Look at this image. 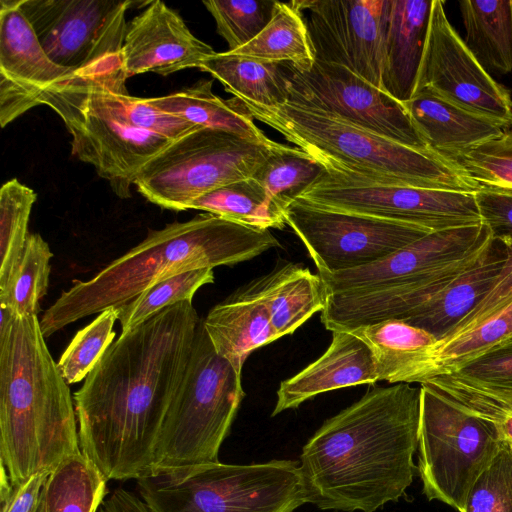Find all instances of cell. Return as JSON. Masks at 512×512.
Wrapping results in <instances>:
<instances>
[{"mask_svg":"<svg viewBox=\"0 0 512 512\" xmlns=\"http://www.w3.org/2000/svg\"><path fill=\"white\" fill-rule=\"evenodd\" d=\"M506 259L505 243L493 238L475 265L401 320L429 332L437 341L449 336L489 292Z\"/></svg>","mask_w":512,"mask_h":512,"instance_id":"7402d4cb","label":"cell"},{"mask_svg":"<svg viewBox=\"0 0 512 512\" xmlns=\"http://www.w3.org/2000/svg\"><path fill=\"white\" fill-rule=\"evenodd\" d=\"M481 221L493 238L512 240V194L491 190L475 192Z\"/></svg>","mask_w":512,"mask_h":512,"instance_id":"bcb514c9","label":"cell"},{"mask_svg":"<svg viewBox=\"0 0 512 512\" xmlns=\"http://www.w3.org/2000/svg\"><path fill=\"white\" fill-rule=\"evenodd\" d=\"M117 320V309L110 308L99 313L90 324L77 332L57 363L68 385L85 380L114 342L113 327Z\"/></svg>","mask_w":512,"mask_h":512,"instance_id":"f35d334b","label":"cell"},{"mask_svg":"<svg viewBox=\"0 0 512 512\" xmlns=\"http://www.w3.org/2000/svg\"><path fill=\"white\" fill-rule=\"evenodd\" d=\"M276 4L274 0L203 1L229 51L245 46L264 29L272 19Z\"/></svg>","mask_w":512,"mask_h":512,"instance_id":"ab89813d","label":"cell"},{"mask_svg":"<svg viewBox=\"0 0 512 512\" xmlns=\"http://www.w3.org/2000/svg\"><path fill=\"white\" fill-rule=\"evenodd\" d=\"M73 71L55 64L43 50L17 0L0 1V122L1 126L38 106L50 86Z\"/></svg>","mask_w":512,"mask_h":512,"instance_id":"ac0fdd59","label":"cell"},{"mask_svg":"<svg viewBox=\"0 0 512 512\" xmlns=\"http://www.w3.org/2000/svg\"><path fill=\"white\" fill-rule=\"evenodd\" d=\"M234 97L274 107L289 101L288 75L283 63L265 62L229 51L215 53L199 66Z\"/></svg>","mask_w":512,"mask_h":512,"instance_id":"83f0119b","label":"cell"},{"mask_svg":"<svg viewBox=\"0 0 512 512\" xmlns=\"http://www.w3.org/2000/svg\"><path fill=\"white\" fill-rule=\"evenodd\" d=\"M136 483L153 512H294L306 503L299 462L289 459L161 469Z\"/></svg>","mask_w":512,"mask_h":512,"instance_id":"52a82bcc","label":"cell"},{"mask_svg":"<svg viewBox=\"0 0 512 512\" xmlns=\"http://www.w3.org/2000/svg\"><path fill=\"white\" fill-rule=\"evenodd\" d=\"M75 405L38 316L0 328V461L12 486L81 451Z\"/></svg>","mask_w":512,"mask_h":512,"instance_id":"277c9868","label":"cell"},{"mask_svg":"<svg viewBox=\"0 0 512 512\" xmlns=\"http://www.w3.org/2000/svg\"><path fill=\"white\" fill-rule=\"evenodd\" d=\"M403 104L426 145L449 158L498 138L506 130L430 92H416Z\"/></svg>","mask_w":512,"mask_h":512,"instance_id":"603a6c76","label":"cell"},{"mask_svg":"<svg viewBox=\"0 0 512 512\" xmlns=\"http://www.w3.org/2000/svg\"><path fill=\"white\" fill-rule=\"evenodd\" d=\"M98 512H107L103 507L98 510Z\"/></svg>","mask_w":512,"mask_h":512,"instance_id":"f907efd6","label":"cell"},{"mask_svg":"<svg viewBox=\"0 0 512 512\" xmlns=\"http://www.w3.org/2000/svg\"><path fill=\"white\" fill-rule=\"evenodd\" d=\"M244 396L241 373L217 354L200 320L160 429L152 471L219 461Z\"/></svg>","mask_w":512,"mask_h":512,"instance_id":"ba28073f","label":"cell"},{"mask_svg":"<svg viewBox=\"0 0 512 512\" xmlns=\"http://www.w3.org/2000/svg\"><path fill=\"white\" fill-rule=\"evenodd\" d=\"M378 381L368 345L352 331H333L330 345L318 359L280 383L271 416L325 392Z\"/></svg>","mask_w":512,"mask_h":512,"instance_id":"ffe728a7","label":"cell"},{"mask_svg":"<svg viewBox=\"0 0 512 512\" xmlns=\"http://www.w3.org/2000/svg\"><path fill=\"white\" fill-rule=\"evenodd\" d=\"M250 284L266 306L278 339L293 334L326 305L320 275L301 264L287 263Z\"/></svg>","mask_w":512,"mask_h":512,"instance_id":"d4e9b609","label":"cell"},{"mask_svg":"<svg viewBox=\"0 0 512 512\" xmlns=\"http://www.w3.org/2000/svg\"><path fill=\"white\" fill-rule=\"evenodd\" d=\"M280 246L270 230L251 228L205 213L150 231L137 246L87 281H77L39 320L44 337L65 326L130 302L146 288L173 275L235 265Z\"/></svg>","mask_w":512,"mask_h":512,"instance_id":"3957f363","label":"cell"},{"mask_svg":"<svg viewBox=\"0 0 512 512\" xmlns=\"http://www.w3.org/2000/svg\"><path fill=\"white\" fill-rule=\"evenodd\" d=\"M121 57L113 64L109 74L110 91L129 123L171 140L179 139L200 127L155 107L148 98L132 96L128 93Z\"/></svg>","mask_w":512,"mask_h":512,"instance_id":"60d3db41","label":"cell"},{"mask_svg":"<svg viewBox=\"0 0 512 512\" xmlns=\"http://www.w3.org/2000/svg\"><path fill=\"white\" fill-rule=\"evenodd\" d=\"M202 322L217 354L240 373L253 351L278 340L268 310L251 284L212 307Z\"/></svg>","mask_w":512,"mask_h":512,"instance_id":"cb8c5ba5","label":"cell"},{"mask_svg":"<svg viewBox=\"0 0 512 512\" xmlns=\"http://www.w3.org/2000/svg\"><path fill=\"white\" fill-rule=\"evenodd\" d=\"M190 209L202 210L261 230L285 227V212L253 177L220 187L196 199Z\"/></svg>","mask_w":512,"mask_h":512,"instance_id":"d6a6232c","label":"cell"},{"mask_svg":"<svg viewBox=\"0 0 512 512\" xmlns=\"http://www.w3.org/2000/svg\"><path fill=\"white\" fill-rule=\"evenodd\" d=\"M326 170L298 147H274L252 176L284 211L306 192Z\"/></svg>","mask_w":512,"mask_h":512,"instance_id":"e575fe53","label":"cell"},{"mask_svg":"<svg viewBox=\"0 0 512 512\" xmlns=\"http://www.w3.org/2000/svg\"><path fill=\"white\" fill-rule=\"evenodd\" d=\"M418 465L423 493L462 512L467 495L504 441L489 423L420 384Z\"/></svg>","mask_w":512,"mask_h":512,"instance_id":"30bf717a","label":"cell"},{"mask_svg":"<svg viewBox=\"0 0 512 512\" xmlns=\"http://www.w3.org/2000/svg\"><path fill=\"white\" fill-rule=\"evenodd\" d=\"M423 383L433 386L464 411L491 424L504 442L512 444V390L474 385L447 374Z\"/></svg>","mask_w":512,"mask_h":512,"instance_id":"d590c367","label":"cell"},{"mask_svg":"<svg viewBox=\"0 0 512 512\" xmlns=\"http://www.w3.org/2000/svg\"><path fill=\"white\" fill-rule=\"evenodd\" d=\"M37 194L13 178L0 190V290L8 283L28 236V222Z\"/></svg>","mask_w":512,"mask_h":512,"instance_id":"8d00e7d4","label":"cell"},{"mask_svg":"<svg viewBox=\"0 0 512 512\" xmlns=\"http://www.w3.org/2000/svg\"><path fill=\"white\" fill-rule=\"evenodd\" d=\"M301 12L294 1H277L266 27L245 46L228 51L265 62L290 63L299 69L310 67L315 54Z\"/></svg>","mask_w":512,"mask_h":512,"instance_id":"4dcf8cb0","label":"cell"},{"mask_svg":"<svg viewBox=\"0 0 512 512\" xmlns=\"http://www.w3.org/2000/svg\"><path fill=\"white\" fill-rule=\"evenodd\" d=\"M50 472L32 475L1 497V512H36Z\"/></svg>","mask_w":512,"mask_h":512,"instance_id":"7dc6e473","label":"cell"},{"mask_svg":"<svg viewBox=\"0 0 512 512\" xmlns=\"http://www.w3.org/2000/svg\"><path fill=\"white\" fill-rule=\"evenodd\" d=\"M465 44L488 71L512 72V0L459 1Z\"/></svg>","mask_w":512,"mask_h":512,"instance_id":"f1b7e54d","label":"cell"},{"mask_svg":"<svg viewBox=\"0 0 512 512\" xmlns=\"http://www.w3.org/2000/svg\"><path fill=\"white\" fill-rule=\"evenodd\" d=\"M212 80H199L190 87L164 96L148 98L162 111L200 128L224 130L265 145L269 139L237 97L224 100L212 92Z\"/></svg>","mask_w":512,"mask_h":512,"instance_id":"484cf974","label":"cell"},{"mask_svg":"<svg viewBox=\"0 0 512 512\" xmlns=\"http://www.w3.org/2000/svg\"><path fill=\"white\" fill-rule=\"evenodd\" d=\"M450 158L480 190L512 194V127L498 138Z\"/></svg>","mask_w":512,"mask_h":512,"instance_id":"b9f144b4","label":"cell"},{"mask_svg":"<svg viewBox=\"0 0 512 512\" xmlns=\"http://www.w3.org/2000/svg\"><path fill=\"white\" fill-rule=\"evenodd\" d=\"M214 282L212 268H198L162 279L146 288L130 302L117 308L122 332L182 301H192L196 291Z\"/></svg>","mask_w":512,"mask_h":512,"instance_id":"74e56055","label":"cell"},{"mask_svg":"<svg viewBox=\"0 0 512 512\" xmlns=\"http://www.w3.org/2000/svg\"><path fill=\"white\" fill-rule=\"evenodd\" d=\"M370 348L379 381L407 383L423 354L437 342L429 332L391 319L351 330Z\"/></svg>","mask_w":512,"mask_h":512,"instance_id":"f546056e","label":"cell"},{"mask_svg":"<svg viewBox=\"0 0 512 512\" xmlns=\"http://www.w3.org/2000/svg\"><path fill=\"white\" fill-rule=\"evenodd\" d=\"M443 5L433 0L414 93L430 92L506 130L511 128L510 92L478 62L450 24Z\"/></svg>","mask_w":512,"mask_h":512,"instance_id":"9a60e30c","label":"cell"},{"mask_svg":"<svg viewBox=\"0 0 512 512\" xmlns=\"http://www.w3.org/2000/svg\"><path fill=\"white\" fill-rule=\"evenodd\" d=\"M36 512H45V509H44V502H43V497L41 495V500H40V503H39V506L36 510Z\"/></svg>","mask_w":512,"mask_h":512,"instance_id":"681fc988","label":"cell"},{"mask_svg":"<svg viewBox=\"0 0 512 512\" xmlns=\"http://www.w3.org/2000/svg\"><path fill=\"white\" fill-rule=\"evenodd\" d=\"M289 102L334 115L417 150H431L404 104L344 66L321 62L305 69L283 63Z\"/></svg>","mask_w":512,"mask_h":512,"instance_id":"5bb4252c","label":"cell"},{"mask_svg":"<svg viewBox=\"0 0 512 512\" xmlns=\"http://www.w3.org/2000/svg\"><path fill=\"white\" fill-rule=\"evenodd\" d=\"M433 0H389L383 31L380 89L401 103L415 90Z\"/></svg>","mask_w":512,"mask_h":512,"instance_id":"44dd1931","label":"cell"},{"mask_svg":"<svg viewBox=\"0 0 512 512\" xmlns=\"http://www.w3.org/2000/svg\"><path fill=\"white\" fill-rule=\"evenodd\" d=\"M420 395L409 383L375 387L327 419L300 454L306 503L375 512L405 496L417 471Z\"/></svg>","mask_w":512,"mask_h":512,"instance_id":"7a4b0ae2","label":"cell"},{"mask_svg":"<svg viewBox=\"0 0 512 512\" xmlns=\"http://www.w3.org/2000/svg\"><path fill=\"white\" fill-rule=\"evenodd\" d=\"M512 340V303L490 315L472 328L432 345L411 372L408 382L451 374L468 362Z\"/></svg>","mask_w":512,"mask_h":512,"instance_id":"4316f807","label":"cell"},{"mask_svg":"<svg viewBox=\"0 0 512 512\" xmlns=\"http://www.w3.org/2000/svg\"><path fill=\"white\" fill-rule=\"evenodd\" d=\"M43 50L74 73L121 53L132 1L17 0Z\"/></svg>","mask_w":512,"mask_h":512,"instance_id":"4fadbf2b","label":"cell"},{"mask_svg":"<svg viewBox=\"0 0 512 512\" xmlns=\"http://www.w3.org/2000/svg\"><path fill=\"white\" fill-rule=\"evenodd\" d=\"M462 512H512V449L504 442L472 485Z\"/></svg>","mask_w":512,"mask_h":512,"instance_id":"7bdbcfd3","label":"cell"},{"mask_svg":"<svg viewBox=\"0 0 512 512\" xmlns=\"http://www.w3.org/2000/svg\"><path fill=\"white\" fill-rule=\"evenodd\" d=\"M286 224L306 247L318 272L359 268L394 253L432 231L410 223L331 210L295 200Z\"/></svg>","mask_w":512,"mask_h":512,"instance_id":"7c38bea8","label":"cell"},{"mask_svg":"<svg viewBox=\"0 0 512 512\" xmlns=\"http://www.w3.org/2000/svg\"><path fill=\"white\" fill-rule=\"evenodd\" d=\"M52 255L40 234L29 233L8 283L0 290V306L18 317L37 316L48 290Z\"/></svg>","mask_w":512,"mask_h":512,"instance_id":"836d02e7","label":"cell"},{"mask_svg":"<svg viewBox=\"0 0 512 512\" xmlns=\"http://www.w3.org/2000/svg\"><path fill=\"white\" fill-rule=\"evenodd\" d=\"M447 375L474 385L512 390V340Z\"/></svg>","mask_w":512,"mask_h":512,"instance_id":"ee69618b","label":"cell"},{"mask_svg":"<svg viewBox=\"0 0 512 512\" xmlns=\"http://www.w3.org/2000/svg\"><path fill=\"white\" fill-rule=\"evenodd\" d=\"M493 241L483 223L431 232L377 262L338 272H318L327 294L371 291L424 279L486 250Z\"/></svg>","mask_w":512,"mask_h":512,"instance_id":"e0dca14e","label":"cell"},{"mask_svg":"<svg viewBox=\"0 0 512 512\" xmlns=\"http://www.w3.org/2000/svg\"><path fill=\"white\" fill-rule=\"evenodd\" d=\"M107 479L81 451L64 459L44 484L45 512H98Z\"/></svg>","mask_w":512,"mask_h":512,"instance_id":"1f68e13d","label":"cell"},{"mask_svg":"<svg viewBox=\"0 0 512 512\" xmlns=\"http://www.w3.org/2000/svg\"><path fill=\"white\" fill-rule=\"evenodd\" d=\"M215 53L190 31L175 10L155 0L127 25L120 57L123 71L130 78L147 72L167 76L199 68Z\"/></svg>","mask_w":512,"mask_h":512,"instance_id":"d6986e66","label":"cell"},{"mask_svg":"<svg viewBox=\"0 0 512 512\" xmlns=\"http://www.w3.org/2000/svg\"><path fill=\"white\" fill-rule=\"evenodd\" d=\"M502 241L507 248V259L496 277L493 286L474 310L449 336L472 328L490 315L512 303V240Z\"/></svg>","mask_w":512,"mask_h":512,"instance_id":"f6af8a7d","label":"cell"},{"mask_svg":"<svg viewBox=\"0 0 512 512\" xmlns=\"http://www.w3.org/2000/svg\"><path fill=\"white\" fill-rule=\"evenodd\" d=\"M102 507L107 512H153L140 497L123 488L115 489Z\"/></svg>","mask_w":512,"mask_h":512,"instance_id":"c3c4849f","label":"cell"},{"mask_svg":"<svg viewBox=\"0 0 512 512\" xmlns=\"http://www.w3.org/2000/svg\"><path fill=\"white\" fill-rule=\"evenodd\" d=\"M200 320L186 300L122 332L74 393L81 452L107 480L151 473Z\"/></svg>","mask_w":512,"mask_h":512,"instance_id":"6da1fadb","label":"cell"},{"mask_svg":"<svg viewBox=\"0 0 512 512\" xmlns=\"http://www.w3.org/2000/svg\"><path fill=\"white\" fill-rule=\"evenodd\" d=\"M306 22L315 60L341 65L380 89L389 0L294 1Z\"/></svg>","mask_w":512,"mask_h":512,"instance_id":"2e32d148","label":"cell"},{"mask_svg":"<svg viewBox=\"0 0 512 512\" xmlns=\"http://www.w3.org/2000/svg\"><path fill=\"white\" fill-rule=\"evenodd\" d=\"M298 199L331 210L410 223L432 232L482 223L475 193L380 184L327 171Z\"/></svg>","mask_w":512,"mask_h":512,"instance_id":"8fae6325","label":"cell"},{"mask_svg":"<svg viewBox=\"0 0 512 512\" xmlns=\"http://www.w3.org/2000/svg\"><path fill=\"white\" fill-rule=\"evenodd\" d=\"M119 57L50 86L38 105L49 106L62 119L72 137V155L92 165L125 199L142 167L173 140L136 128L125 117L109 88L110 70Z\"/></svg>","mask_w":512,"mask_h":512,"instance_id":"8992f818","label":"cell"},{"mask_svg":"<svg viewBox=\"0 0 512 512\" xmlns=\"http://www.w3.org/2000/svg\"><path fill=\"white\" fill-rule=\"evenodd\" d=\"M510 446H511V449H512V444H510Z\"/></svg>","mask_w":512,"mask_h":512,"instance_id":"816d5d0a","label":"cell"},{"mask_svg":"<svg viewBox=\"0 0 512 512\" xmlns=\"http://www.w3.org/2000/svg\"><path fill=\"white\" fill-rule=\"evenodd\" d=\"M278 145H265L224 130L199 128L173 140L147 162L134 184L157 206L189 210L201 196L251 178Z\"/></svg>","mask_w":512,"mask_h":512,"instance_id":"9c48e42d","label":"cell"},{"mask_svg":"<svg viewBox=\"0 0 512 512\" xmlns=\"http://www.w3.org/2000/svg\"><path fill=\"white\" fill-rule=\"evenodd\" d=\"M239 100L254 119L278 131L327 172L380 184L468 193L480 190L459 164L433 150L408 147L289 101L267 107Z\"/></svg>","mask_w":512,"mask_h":512,"instance_id":"5b68a950","label":"cell"}]
</instances>
